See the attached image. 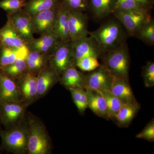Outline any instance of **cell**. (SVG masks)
Listing matches in <instances>:
<instances>
[{"label":"cell","instance_id":"obj_1","mask_svg":"<svg viewBox=\"0 0 154 154\" xmlns=\"http://www.w3.org/2000/svg\"><path fill=\"white\" fill-rule=\"evenodd\" d=\"M89 35L98 44L103 54L126 42L128 34L121 22L116 19L108 20L96 30L89 31Z\"/></svg>","mask_w":154,"mask_h":154},{"label":"cell","instance_id":"obj_2","mask_svg":"<svg viewBox=\"0 0 154 154\" xmlns=\"http://www.w3.org/2000/svg\"><path fill=\"white\" fill-rule=\"evenodd\" d=\"M105 66L114 78L129 81L131 58L126 42L101 56Z\"/></svg>","mask_w":154,"mask_h":154},{"label":"cell","instance_id":"obj_3","mask_svg":"<svg viewBox=\"0 0 154 154\" xmlns=\"http://www.w3.org/2000/svg\"><path fill=\"white\" fill-rule=\"evenodd\" d=\"M28 130V151L30 154H46L51 149V143L45 126L35 119L29 121Z\"/></svg>","mask_w":154,"mask_h":154},{"label":"cell","instance_id":"obj_4","mask_svg":"<svg viewBox=\"0 0 154 154\" xmlns=\"http://www.w3.org/2000/svg\"><path fill=\"white\" fill-rule=\"evenodd\" d=\"M2 147L14 153H22L28 151L27 127L19 125L0 131Z\"/></svg>","mask_w":154,"mask_h":154},{"label":"cell","instance_id":"obj_5","mask_svg":"<svg viewBox=\"0 0 154 154\" xmlns=\"http://www.w3.org/2000/svg\"><path fill=\"white\" fill-rule=\"evenodd\" d=\"M48 64L60 76L67 68L75 64L71 41H60L51 53Z\"/></svg>","mask_w":154,"mask_h":154},{"label":"cell","instance_id":"obj_6","mask_svg":"<svg viewBox=\"0 0 154 154\" xmlns=\"http://www.w3.org/2000/svg\"><path fill=\"white\" fill-rule=\"evenodd\" d=\"M121 22L128 34L133 36L143 25L152 19L149 12L142 11H122L116 10L113 14Z\"/></svg>","mask_w":154,"mask_h":154},{"label":"cell","instance_id":"obj_7","mask_svg":"<svg viewBox=\"0 0 154 154\" xmlns=\"http://www.w3.org/2000/svg\"><path fill=\"white\" fill-rule=\"evenodd\" d=\"M25 105L21 102H0V116L6 129L18 125L25 113Z\"/></svg>","mask_w":154,"mask_h":154},{"label":"cell","instance_id":"obj_8","mask_svg":"<svg viewBox=\"0 0 154 154\" xmlns=\"http://www.w3.org/2000/svg\"><path fill=\"white\" fill-rule=\"evenodd\" d=\"M7 17L25 43L34 38L31 15L22 9L14 14H8Z\"/></svg>","mask_w":154,"mask_h":154},{"label":"cell","instance_id":"obj_9","mask_svg":"<svg viewBox=\"0 0 154 154\" xmlns=\"http://www.w3.org/2000/svg\"><path fill=\"white\" fill-rule=\"evenodd\" d=\"M86 75L85 88L100 91L110 90L113 77L111 73L103 65L90 72Z\"/></svg>","mask_w":154,"mask_h":154},{"label":"cell","instance_id":"obj_10","mask_svg":"<svg viewBox=\"0 0 154 154\" xmlns=\"http://www.w3.org/2000/svg\"><path fill=\"white\" fill-rule=\"evenodd\" d=\"M58 7L57 8L41 11L31 16L34 33L42 35L53 33Z\"/></svg>","mask_w":154,"mask_h":154},{"label":"cell","instance_id":"obj_11","mask_svg":"<svg viewBox=\"0 0 154 154\" xmlns=\"http://www.w3.org/2000/svg\"><path fill=\"white\" fill-rule=\"evenodd\" d=\"M88 16L84 12L69 11L68 26L71 41L88 36Z\"/></svg>","mask_w":154,"mask_h":154},{"label":"cell","instance_id":"obj_12","mask_svg":"<svg viewBox=\"0 0 154 154\" xmlns=\"http://www.w3.org/2000/svg\"><path fill=\"white\" fill-rule=\"evenodd\" d=\"M74 63L87 57L99 58L102 55V50L98 44L90 36L71 41Z\"/></svg>","mask_w":154,"mask_h":154},{"label":"cell","instance_id":"obj_13","mask_svg":"<svg viewBox=\"0 0 154 154\" xmlns=\"http://www.w3.org/2000/svg\"><path fill=\"white\" fill-rule=\"evenodd\" d=\"M18 84L23 104L28 105L36 99L37 94V76L36 75L28 72L18 79Z\"/></svg>","mask_w":154,"mask_h":154},{"label":"cell","instance_id":"obj_14","mask_svg":"<svg viewBox=\"0 0 154 154\" xmlns=\"http://www.w3.org/2000/svg\"><path fill=\"white\" fill-rule=\"evenodd\" d=\"M21 101L19 87L16 80L0 70V102H22Z\"/></svg>","mask_w":154,"mask_h":154},{"label":"cell","instance_id":"obj_15","mask_svg":"<svg viewBox=\"0 0 154 154\" xmlns=\"http://www.w3.org/2000/svg\"><path fill=\"white\" fill-rule=\"evenodd\" d=\"M36 98L44 96L53 86L60 82V76L49 64L37 75Z\"/></svg>","mask_w":154,"mask_h":154},{"label":"cell","instance_id":"obj_16","mask_svg":"<svg viewBox=\"0 0 154 154\" xmlns=\"http://www.w3.org/2000/svg\"><path fill=\"white\" fill-rule=\"evenodd\" d=\"M61 40L54 33L40 35L38 38H33L26 42L29 51L51 53Z\"/></svg>","mask_w":154,"mask_h":154},{"label":"cell","instance_id":"obj_17","mask_svg":"<svg viewBox=\"0 0 154 154\" xmlns=\"http://www.w3.org/2000/svg\"><path fill=\"white\" fill-rule=\"evenodd\" d=\"M61 84L67 89L85 88L86 75L77 69L75 64L67 68L60 76Z\"/></svg>","mask_w":154,"mask_h":154},{"label":"cell","instance_id":"obj_18","mask_svg":"<svg viewBox=\"0 0 154 154\" xmlns=\"http://www.w3.org/2000/svg\"><path fill=\"white\" fill-rule=\"evenodd\" d=\"M88 98V108L97 116L109 120L107 104L104 97L99 91L85 89Z\"/></svg>","mask_w":154,"mask_h":154},{"label":"cell","instance_id":"obj_19","mask_svg":"<svg viewBox=\"0 0 154 154\" xmlns=\"http://www.w3.org/2000/svg\"><path fill=\"white\" fill-rule=\"evenodd\" d=\"M0 42L3 45L16 49H21L26 46L25 42L19 36L8 19L5 25L0 28Z\"/></svg>","mask_w":154,"mask_h":154},{"label":"cell","instance_id":"obj_20","mask_svg":"<svg viewBox=\"0 0 154 154\" xmlns=\"http://www.w3.org/2000/svg\"><path fill=\"white\" fill-rule=\"evenodd\" d=\"M110 91L118 97L123 104L137 102L129 81L114 78Z\"/></svg>","mask_w":154,"mask_h":154},{"label":"cell","instance_id":"obj_21","mask_svg":"<svg viewBox=\"0 0 154 154\" xmlns=\"http://www.w3.org/2000/svg\"><path fill=\"white\" fill-rule=\"evenodd\" d=\"M69 10L61 2L58 8L55 27L53 33L62 41H70L69 32Z\"/></svg>","mask_w":154,"mask_h":154},{"label":"cell","instance_id":"obj_22","mask_svg":"<svg viewBox=\"0 0 154 154\" xmlns=\"http://www.w3.org/2000/svg\"><path fill=\"white\" fill-rule=\"evenodd\" d=\"M116 4L117 0H89L88 9L94 18L102 19L113 14Z\"/></svg>","mask_w":154,"mask_h":154},{"label":"cell","instance_id":"obj_23","mask_svg":"<svg viewBox=\"0 0 154 154\" xmlns=\"http://www.w3.org/2000/svg\"><path fill=\"white\" fill-rule=\"evenodd\" d=\"M29 51L25 46L12 64L0 70L12 79L16 80L18 79L28 72L27 60Z\"/></svg>","mask_w":154,"mask_h":154},{"label":"cell","instance_id":"obj_24","mask_svg":"<svg viewBox=\"0 0 154 154\" xmlns=\"http://www.w3.org/2000/svg\"><path fill=\"white\" fill-rule=\"evenodd\" d=\"M138 102L124 104L116 115L114 120L120 127H127L131 124L140 109Z\"/></svg>","mask_w":154,"mask_h":154},{"label":"cell","instance_id":"obj_25","mask_svg":"<svg viewBox=\"0 0 154 154\" xmlns=\"http://www.w3.org/2000/svg\"><path fill=\"white\" fill-rule=\"evenodd\" d=\"M50 54L29 51L27 60L28 72L37 75L39 72L48 65Z\"/></svg>","mask_w":154,"mask_h":154},{"label":"cell","instance_id":"obj_26","mask_svg":"<svg viewBox=\"0 0 154 154\" xmlns=\"http://www.w3.org/2000/svg\"><path fill=\"white\" fill-rule=\"evenodd\" d=\"M61 0H28L23 10L31 16L41 11L57 8Z\"/></svg>","mask_w":154,"mask_h":154},{"label":"cell","instance_id":"obj_27","mask_svg":"<svg viewBox=\"0 0 154 154\" xmlns=\"http://www.w3.org/2000/svg\"><path fill=\"white\" fill-rule=\"evenodd\" d=\"M149 46L154 45V21L152 19L145 23L134 36Z\"/></svg>","mask_w":154,"mask_h":154},{"label":"cell","instance_id":"obj_28","mask_svg":"<svg viewBox=\"0 0 154 154\" xmlns=\"http://www.w3.org/2000/svg\"><path fill=\"white\" fill-rule=\"evenodd\" d=\"M105 98L107 104L109 119L114 120L116 115L121 108L123 103L110 90L99 91Z\"/></svg>","mask_w":154,"mask_h":154},{"label":"cell","instance_id":"obj_29","mask_svg":"<svg viewBox=\"0 0 154 154\" xmlns=\"http://www.w3.org/2000/svg\"><path fill=\"white\" fill-rule=\"evenodd\" d=\"M24 48L21 49H16L5 46L1 43L0 69L4 68L12 64L20 55Z\"/></svg>","mask_w":154,"mask_h":154},{"label":"cell","instance_id":"obj_30","mask_svg":"<svg viewBox=\"0 0 154 154\" xmlns=\"http://www.w3.org/2000/svg\"><path fill=\"white\" fill-rule=\"evenodd\" d=\"M73 101L80 114H84L88 108V98L85 90L83 88H71Z\"/></svg>","mask_w":154,"mask_h":154},{"label":"cell","instance_id":"obj_31","mask_svg":"<svg viewBox=\"0 0 154 154\" xmlns=\"http://www.w3.org/2000/svg\"><path fill=\"white\" fill-rule=\"evenodd\" d=\"M96 57H87L76 61L75 65L77 68L83 72L93 71L99 68L101 64Z\"/></svg>","mask_w":154,"mask_h":154},{"label":"cell","instance_id":"obj_32","mask_svg":"<svg viewBox=\"0 0 154 154\" xmlns=\"http://www.w3.org/2000/svg\"><path fill=\"white\" fill-rule=\"evenodd\" d=\"M28 0H0V8L12 14L24 9Z\"/></svg>","mask_w":154,"mask_h":154},{"label":"cell","instance_id":"obj_33","mask_svg":"<svg viewBox=\"0 0 154 154\" xmlns=\"http://www.w3.org/2000/svg\"><path fill=\"white\" fill-rule=\"evenodd\" d=\"M61 2L70 11L84 13L88 10L89 0H61Z\"/></svg>","mask_w":154,"mask_h":154},{"label":"cell","instance_id":"obj_34","mask_svg":"<svg viewBox=\"0 0 154 154\" xmlns=\"http://www.w3.org/2000/svg\"><path fill=\"white\" fill-rule=\"evenodd\" d=\"M142 76L145 86L147 88L154 86V63L148 62L143 67Z\"/></svg>","mask_w":154,"mask_h":154},{"label":"cell","instance_id":"obj_35","mask_svg":"<svg viewBox=\"0 0 154 154\" xmlns=\"http://www.w3.org/2000/svg\"><path fill=\"white\" fill-rule=\"evenodd\" d=\"M116 10L130 11H142L144 10L141 8L134 0H117Z\"/></svg>","mask_w":154,"mask_h":154},{"label":"cell","instance_id":"obj_36","mask_svg":"<svg viewBox=\"0 0 154 154\" xmlns=\"http://www.w3.org/2000/svg\"><path fill=\"white\" fill-rule=\"evenodd\" d=\"M136 137L151 142H154V120L153 118L148 122L145 127L141 132L136 135Z\"/></svg>","mask_w":154,"mask_h":154},{"label":"cell","instance_id":"obj_37","mask_svg":"<svg viewBox=\"0 0 154 154\" xmlns=\"http://www.w3.org/2000/svg\"><path fill=\"white\" fill-rule=\"evenodd\" d=\"M141 8L150 12L153 8L154 0H134Z\"/></svg>","mask_w":154,"mask_h":154},{"label":"cell","instance_id":"obj_38","mask_svg":"<svg viewBox=\"0 0 154 154\" xmlns=\"http://www.w3.org/2000/svg\"><path fill=\"white\" fill-rule=\"evenodd\" d=\"M2 125V121H1V116H0V131H1L2 130H1V125Z\"/></svg>","mask_w":154,"mask_h":154},{"label":"cell","instance_id":"obj_39","mask_svg":"<svg viewBox=\"0 0 154 154\" xmlns=\"http://www.w3.org/2000/svg\"><path fill=\"white\" fill-rule=\"evenodd\" d=\"M0 45H1V42H0Z\"/></svg>","mask_w":154,"mask_h":154}]
</instances>
